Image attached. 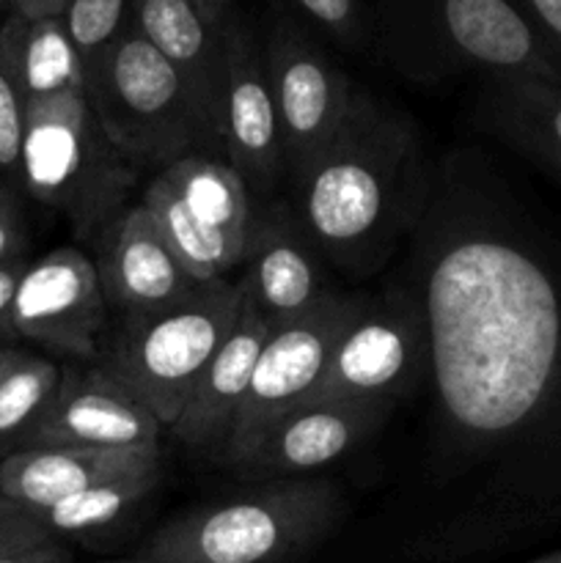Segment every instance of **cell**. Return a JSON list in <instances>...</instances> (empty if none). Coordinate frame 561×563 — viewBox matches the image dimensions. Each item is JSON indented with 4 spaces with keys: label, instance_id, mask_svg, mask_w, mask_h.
<instances>
[{
    "label": "cell",
    "instance_id": "obj_1",
    "mask_svg": "<svg viewBox=\"0 0 561 563\" xmlns=\"http://www.w3.org/2000/svg\"><path fill=\"white\" fill-rule=\"evenodd\" d=\"M427 247L418 297L440 416L460 449H504L561 390L559 286L522 240L493 225H457Z\"/></svg>",
    "mask_w": 561,
    "mask_h": 563
},
{
    "label": "cell",
    "instance_id": "obj_2",
    "mask_svg": "<svg viewBox=\"0 0 561 563\" xmlns=\"http://www.w3.org/2000/svg\"><path fill=\"white\" fill-rule=\"evenodd\" d=\"M421 176L413 121L355 86L339 132L292 176L295 209L324 258L374 269L416 220Z\"/></svg>",
    "mask_w": 561,
    "mask_h": 563
},
{
    "label": "cell",
    "instance_id": "obj_3",
    "mask_svg": "<svg viewBox=\"0 0 561 563\" xmlns=\"http://www.w3.org/2000/svg\"><path fill=\"white\" fill-rule=\"evenodd\" d=\"M141 168L116 148L82 91L28 104L20 190L91 242L130 207Z\"/></svg>",
    "mask_w": 561,
    "mask_h": 563
},
{
    "label": "cell",
    "instance_id": "obj_4",
    "mask_svg": "<svg viewBox=\"0 0 561 563\" xmlns=\"http://www.w3.org/2000/svg\"><path fill=\"white\" fill-rule=\"evenodd\" d=\"M339 493L317 478H275L165 522L143 559L154 563H284L330 531Z\"/></svg>",
    "mask_w": 561,
    "mask_h": 563
},
{
    "label": "cell",
    "instance_id": "obj_5",
    "mask_svg": "<svg viewBox=\"0 0 561 563\" xmlns=\"http://www.w3.org/2000/svg\"><path fill=\"white\" fill-rule=\"evenodd\" d=\"M372 31L407 71H487L561 82L515 0H374Z\"/></svg>",
    "mask_w": 561,
    "mask_h": 563
},
{
    "label": "cell",
    "instance_id": "obj_6",
    "mask_svg": "<svg viewBox=\"0 0 561 563\" xmlns=\"http://www.w3.org/2000/svg\"><path fill=\"white\" fill-rule=\"evenodd\" d=\"M86 97L110 141L135 168L160 170L190 154H223L218 130L179 71L135 25L116 38L88 75Z\"/></svg>",
    "mask_w": 561,
    "mask_h": 563
},
{
    "label": "cell",
    "instance_id": "obj_7",
    "mask_svg": "<svg viewBox=\"0 0 561 563\" xmlns=\"http://www.w3.org/2000/svg\"><path fill=\"white\" fill-rule=\"evenodd\" d=\"M245 306V289L229 275L201 280L176 306L141 317H121L105 341L97 366L135 394L163 427H170L190 399L198 377Z\"/></svg>",
    "mask_w": 561,
    "mask_h": 563
},
{
    "label": "cell",
    "instance_id": "obj_8",
    "mask_svg": "<svg viewBox=\"0 0 561 563\" xmlns=\"http://www.w3.org/2000/svg\"><path fill=\"white\" fill-rule=\"evenodd\" d=\"M358 302L361 297L328 291L311 311L270 328L245 396L231 418L223 443L215 451L223 465L234 467L284 412L314 394Z\"/></svg>",
    "mask_w": 561,
    "mask_h": 563
},
{
    "label": "cell",
    "instance_id": "obj_9",
    "mask_svg": "<svg viewBox=\"0 0 561 563\" xmlns=\"http://www.w3.org/2000/svg\"><path fill=\"white\" fill-rule=\"evenodd\" d=\"M427 366L429 328L421 297L410 289H388L358 302L306 401L374 399L394 405L410 394Z\"/></svg>",
    "mask_w": 561,
    "mask_h": 563
},
{
    "label": "cell",
    "instance_id": "obj_10",
    "mask_svg": "<svg viewBox=\"0 0 561 563\" xmlns=\"http://www.w3.org/2000/svg\"><path fill=\"white\" fill-rule=\"evenodd\" d=\"M262 49L292 179L339 132L355 86L289 14L275 16Z\"/></svg>",
    "mask_w": 561,
    "mask_h": 563
},
{
    "label": "cell",
    "instance_id": "obj_11",
    "mask_svg": "<svg viewBox=\"0 0 561 563\" xmlns=\"http://www.w3.org/2000/svg\"><path fill=\"white\" fill-rule=\"evenodd\" d=\"M108 311L94 256L80 247H55L28 262L16 284L11 330L14 341L97 363Z\"/></svg>",
    "mask_w": 561,
    "mask_h": 563
},
{
    "label": "cell",
    "instance_id": "obj_12",
    "mask_svg": "<svg viewBox=\"0 0 561 563\" xmlns=\"http://www.w3.org/2000/svg\"><path fill=\"white\" fill-rule=\"evenodd\" d=\"M223 154L245 179L251 196H273L286 179L278 110L264 49L231 11L226 20V80L218 115Z\"/></svg>",
    "mask_w": 561,
    "mask_h": 563
},
{
    "label": "cell",
    "instance_id": "obj_13",
    "mask_svg": "<svg viewBox=\"0 0 561 563\" xmlns=\"http://www.w3.org/2000/svg\"><path fill=\"white\" fill-rule=\"evenodd\" d=\"M160 418L135 394L94 363L66 366L53 399L16 449L33 445H94L141 449L160 445Z\"/></svg>",
    "mask_w": 561,
    "mask_h": 563
},
{
    "label": "cell",
    "instance_id": "obj_14",
    "mask_svg": "<svg viewBox=\"0 0 561 563\" xmlns=\"http://www.w3.org/2000/svg\"><path fill=\"white\" fill-rule=\"evenodd\" d=\"M242 275L248 302L270 324L289 322L311 311L324 295L322 253L311 242L297 209L284 201H264L253 209Z\"/></svg>",
    "mask_w": 561,
    "mask_h": 563
},
{
    "label": "cell",
    "instance_id": "obj_15",
    "mask_svg": "<svg viewBox=\"0 0 561 563\" xmlns=\"http://www.w3.org/2000/svg\"><path fill=\"white\" fill-rule=\"evenodd\" d=\"M391 401L317 399L278 418L231 471L245 478H300L361 445L391 412Z\"/></svg>",
    "mask_w": 561,
    "mask_h": 563
},
{
    "label": "cell",
    "instance_id": "obj_16",
    "mask_svg": "<svg viewBox=\"0 0 561 563\" xmlns=\"http://www.w3.org/2000/svg\"><path fill=\"white\" fill-rule=\"evenodd\" d=\"M94 264L105 300L119 317L165 311L201 284L170 251L141 201L130 203L94 240Z\"/></svg>",
    "mask_w": 561,
    "mask_h": 563
},
{
    "label": "cell",
    "instance_id": "obj_17",
    "mask_svg": "<svg viewBox=\"0 0 561 563\" xmlns=\"http://www.w3.org/2000/svg\"><path fill=\"white\" fill-rule=\"evenodd\" d=\"M146 471H160V445H33L0 456V495L36 515L94 484Z\"/></svg>",
    "mask_w": 561,
    "mask_h": 563
},
{
    "label": "cell",
    "instance_id": "obj_18",
    "mask_svg": "<svg viewBox=\"0 0 561 563\" xmlns=\"http://www.w3.org/2000/svg\"><path fill=\"white\" fill-rule=\"evenodd\" d=\"M226 20H209L187 0H132V25L179 71L215 130L226 80Z\"/></svg>",
    "mask_w": 561,
    "mask_h": 563
},
{
    "label": "cell",
    "instance_id": "obj_19",
    "mask_svg": "<svg viewBox=\"0 0 561 563\" xmlns=\"http://www.w3.org/2000/svg\"><path fill=\"white\" fill-rule=\"evenodd\" d=\"M270 328L273 324L245 297V306H242L234 330L226 335L220 350L215 352L209 366L198 377L190 399L185 401L176 421L168 427L179 443H185L187 449L209 451V454L218 451L226 432H229L231 418H234L237 407L245 396Z\"/></svg>",
    "mask_w": 561,
    "mask_h": 563
},
{
    "label": "cell",
    "instance_id": "obj_20",
    "mask_svg": "<svg viewBox=\"0 0 561 563\" xmlns=\"http://www.w3.org/2000/svg\"><path fill=\"white\" fill-rule=\"evenodd\" d=\"M484 124L537 163L561 170V82L531 75H490Z\"/></svg>",
    "mask_w": 561,
    "mask_h": 563
},
{
    "label": "cell",
    "instance_id": "obj_21",
    "mask_svg": "<svg viewBox=\"0 0 561 563\" xmlns=\"http://www.w3.org/2000/svg\"><path fill=\"white\" fill-rule=\"evenodd\" d=\"M160 170L182 192L196 218L212 229L237 256H245L253 196L234 165L223 154H190Z\"/></svg>",
    "mask_w": 561,
    "mask_h": 563
},
{
    "label": "cell",
    "instance_id": "obj_22",
    "mask_svg": "<svg viewBox=\"0 0 561 563\" xmlns=\"http://www.w3.org/2000/svg\"><path fill=\"white\" fill-rule=\"evenodd\" d=\"M16 69L28 104L58 93H86V71L61 16L9 14Z\"/></svg>",
    "mask_w": 561,
    "mask_h": 563
},
{
    "label": "cell",
    "instance_id": "obj_23",
    "mask_svg": "<svg viewBox=\"0 0 561 563\" xmlns=\"http://www.w3.org/2000/svg\"><path fill=\"white\" fill-rule=\"evenodd\" d=\"M141 203L152 212L154 223H157L160 234L165 236L170 251L198 280L223 278L242 264V258L196 218V212L187 207L182 192L170 185L163 170H154L148 185L143 187Z\"/></svg>",
    "mask_w": 561,
    "mask_h": 563
},
{
    "label": "cell",
    "instance_id": "obj_24",
    "mask_svg": "<svg viewBox=\"0 0 561 563\" xmlns=\"http://www.w3.org/2000/svg\"><path fill=\"white\" fill-rule=\"evenodd\" d=\"M157 484L160 471L110 478V482L80 489L69 498L55 500L47 509L36 511V517L55 539L91 537V533H102L113 528L116 522L124 520L130 511H135L154 493Z\"/></svg>",
    "mask_w": 561,
    "mask_h": 563
},
{
    "label": "cell",
    "instance_id": "obj_25",
    "mask_svg": "<svg viewBox=\"0 0 561 563\" xmlns=\"http://www.w3.org/2000/svg\"><path fill=\"white\" fill-rule=\"evenodd\" d=\"M64 368L33 352L16 350L0 377V456L14 451L53 399Z\"/></svg>",
    "mask_w": 561,
    "mask_h": 563
},
{
    "label": "cell",
    "instance_id": "obj_26",
    "mask_svg": "<svg viewBox=\"0 0 561 563\" xmlns=\"http://www.w3.org/2000/svg\"><path fill=\"white\" fill-rule=\"evenodd\" d=\"M61 20L80 55L88 80L102 55L132 25V0H66Z\"/></svg>",
    "mask_w": 561,
    "mask_h": 563
},
{
    "label": "cell",
    "instance_id": "obj_27",
    "mask_svg": "<svg viewBox=\"0 0 561 563\" xmlns=\"http://www.w3.org/2000/svg\"><path fill=\"white\" fill-rule=\"evenodd\" d=\"M28 99L16 69L9 16L0 20V176L20 187V154L25 137Z\"/></svg>",
    "mask_w": 561,
    "mask_h": 563
},
{
    "label": "cell",
    "instance_id": "obj_28",
    "mask_svg": "<svg viewBox=\"0 0 561 563\" xmlns=\"http://www.w3.org/2000/svg\"><path fill=\"white\" fill-rule=\"evenodd\" d=\"M286 3L344 47H363L374 33L372 14H366L363 0H286Z\"/></svg>",
    "mask_w": 561,
    "mask_h": 563
},
{
    "label": "cell",
    "instance_id": "obj_29",
    "mask_svg": "<svg viewBox=\"0 0 561 563\" xmlns=\"http://www.w3.org/2000/svg\"><path fill=\"white\" fill-rule=\"evenodd\" d=\"M47 539L55 537L38 522L36 515L0 495V555L33 548V544L47 542Z\"/></svg>",
    "mask_w": 561,
    "mask_h": 563
},
{
    "label": "cell",
    "instance_id": "obj_30",
    "mask_svg": "<svg viewBox=\"0 0 561 563\" xmlns=\"http://www.w3.org/2000/svg\"><path fill=\"white\" fill-rule=\"evenodd\" d=\"M28 225L16 201V187L0 176V264L25 256Z\"/></svg>",
    "mask_w": 561,
    "mask_h": 563
},
{
    "label": "cell",
    "instance_id": "obj_31",
    "mask_svg": "<svg viewBox=\"0 0 561 563\" xmlns=\"http://www.w3.org/2000/svg\"><path fill=\"white\" fill-rule=\"evenodd\" d=\"M561 71V0H515Z\"/></svg>",
    "mask_w": 561,
    "mask_h": 563
},
{
    "label": "cell",
    "instance_id": "obj_32",
    "mask_svg": "<svg viewBox=\"0 0 561 563\" xmlns=\"http://www.w3.org/2000/svg\"><path fill=\"white\" fill-rule=\"evenodd\" d=\"M28 267V258H11L0 264V344H14V330H11V308H14L16 284Z\"/></svg>",
    "mask_w": 561,
    "mask_h": 563
},
{
    "label": "cell",
    "instance_id": "obj_33",
    "mask_svg": "<svg viewBox=\"0 0 561 563\" xmlns=\"http://www.w3.org/2000/svg\"><path fill=\"white\" fill-rule=\"evenodd\" d=\"M0 563H72V555L58 539H47L42 544H33V548L3 553Z\"/></svg>",
    "mask_w": 561,
    "mask_h": 563
},
{
    "label": "cell",
    "instance_id": "obj_34",
    "mask_svg": "<svg viewBox=\"0 0 561 563\" xmlns=\"http://www.w3.org/2000/svg\"><path fill=\"white\" fill-rule=\"evenodd\" d=\"M0 9L20 16H61L66 0H0Z\"/></svg>",
    "mask_w": 561,
    "mask_h": 563
},
{
    "label": "cell",
    "instance_id": "obj_35",
    "mask_svg": "<svg viewBox=\"0 0 561 563\" xmlns=\"http://www.w3.org/2000/svg\"><path fill=\"white\" fill-rule=\"evenodd\" d=\"M187 3L196 5L198 11H204L215 22H223L234 11V0H187Z\"/></svg>",
    "mask_w": 561,
    "mask_h": 563
},
{
    "label": "cell",
    "instance_id": "obj_36",
    "mask_svg": "<svg viewBox=\"0 0 561 563\" xmlns=\"http://www.w3.org/2000/svg\"><path fill=\"white\" fill-rule=\"evenodd\" d=\"M16 346L14 344H0V377H3V372L9 368L11 357H14Z\"/></svg>",
    "mask_w": 561,
    "mask_h": 563
},
{
    "label": "cell",
    "instance_id": "obj_37",
    "mask_svg": "<svg viewBox=\"0 0 561 563\" xmlns=\"http://www.w3.org/2000/svg\"><path fill=\"white\" fill-rule=\"evenodd\" d=\"M534 563H561V553L544 555V559H539V561H534Z\"/></svg>",
    "mask_w": 561,
    "mask_h": 563
},
{
    "label": "cell",
    "instance_id": "obj_38",
    "mask_svg": "<svg viewBox=\"0 0 561 563\" xmlns=\"http://www.w3.org/2000/svg\"><path fill=\"white\" fill-rule=\"evenodd\" d=\"M127 563H154V561H146V559H143V561H127Z\"/></svg>",
    "mask_w": 561,
    "mask_h": 563
}]
</instances>
